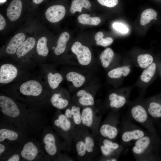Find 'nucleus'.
Returning <instances> with one entry per match:
<instances>
[{
	"label": "nucleus",
	"instance_id": "nucleus-1",
	"mask_svg": "<svg viewBox=\"0 0 161 161\" xmlns=\"http://www.w3.org/2000/svg\"><path fill=\"white\" fill-rule=\"evenodd\" d=\"M160 140L149 133L136 140L131 152L137 161L161 160L160 155Z\"/></svg>",
	"mask_w": 161,
	"mask_h": 161
},
{
	"label": "nucleus",
	"instance_id": "nucleus-2",
	"mask_svg": "<svg viewBox=\"0 0 161 161\" xmlns=\"http://www.w3.org/2000/svg\"><path fill=\"white\" fill-rule=\"evenodd\" d=\"M69 65L62 73L67 82L69 92L74 93L92 78L95 72L85 67Z\"/></svg>",
	"mask_w": 161,
	"mask_h": 161
},
{
	"label": "nucleus",
	"instance_id": "nucleus-3",
	"mask_svg": "<svg viewBox=\"0 0 161 161\" xmlns=\"http://www.w3.org/2000/svg\"><path fill=\"white\" fill-rule=\"evenodd\" d=\"M100 86L97 77L94 75L86 84L74 93L71 102L83 107L95 104V96Z\"/></svg>",
	"mask_w": 161,
	"mask_h": 161
},
{
	"label": "nucleus",
	"instance_id": "nucleus-4",
	"mask_svg": "<svg viewBox=\"0 0 161 161\" xmlns=\"http://www.w3.org/2000/svg\"><path fill=\"white\" fill-rule=\"evenodd\" d=\"M70 49L76 57L75 66L85 67L95 72L97 70V63L93 58L90 49L88 46L77 41L72 44Z\"/></svg>",
	"mask_w": 161,
	"mask_h": 161
},
{
	"label": "nucleus",
	"instance_id": "nucleus-5",
	"mask_svg": "<svg viewBox=\"0 0 161 161\" xmlns=\"http://www.w3.org/2000/svg\"><path fill=\"white\" fill-rule=\"evenodd\" d=\"M120 117L117 112H110L101 124L97 136L114 141L120 130Z\"/></svg>",
	"mask_w": 161,
	"mask_h": 161
},
{
	"label": "nucleus",
	"instance_id": "nucleus-6",
	"mask_svg": "<svg viewBox=\"0 0 161 161\" xmlns=\"http://www.w3.org/2000/svg\"><path fill=\"white\" fill-rule=\"evenodd\" d=\"M101 115L99 109L95 106L84 107L81 109V126L91 131L97 137L101 125Z\"/></svg>",
	"mask_w": 161,
	"mask_h": 161
},
{
	"label": "nucleus",
	"instance_id": "nucleus-7",
	"mask_svg": "<svg viewBox=\"0 0 161 161\" xmlns=\"http://www.w3.org/2000/svg\"><path fill=\"white\" fill-rule=\"evenodd\" d=\"M120 132L122 145L123 146L131 145L149 133L126 119L123 120Z\"/></svg>",
	"mask_w": 161,
	"mask_h": 161
},
{
	"label": "nucleus",
	"instance_id": "nucleus-8",
	"mask_svg": "<svg viewBox=\"0 0 161 161\" xmlns=\"http://www.w3.org/2000/svg\"><path fill=\"white\" fill-rule=\"evenodd\" d=\"M130 115L134 120L147 129L148 132L160 139L150 116L143 106L137 104L133 106L130 110Z\"/></svg>",
	"mask_w": 161,
	"mask_h": 161
},
{
	"label": "nucleus",
	"instance_id": "nucleus-9",
	"mask_svg": "<svg viewBox=\"0 0 161 161\" xmlns=\"http://www.w3.org/2000/svg\"><path fill=\"white\" fill-rule=\"evenodd\" d=\"M97 141L102 157H113L118 158L124 150L122 145L109 139L97 136Z\"/></svg>",
	"mask_w": 161,
	"mask_h": 161
},
{
	"label": "nucleus",
	"instance_id": "nucleus-10",
	"mask_svg": "<svg viewBox=\"0 0 161 161\" xmlns=\"http://www.w3.org/2000/svg\"><path fill=\"white\" fill-rule=\"evenodd\" d=\"M78 129L85 142L88 160H91L96 157L99 150L96 137L83 127L78 128Z\"/></svg>",
	"mask_w": 161,
	"mask_h": 161
},
{
	"label": "nucleus",
	"instance_id": "nucleus-11",
	"mask_svg": "<svg viewBox=\"0 0 161 161\" xmlns=\"http://www.w3.org/2000/svg\"><path fill=\"white\" fill-rule=\"evenodd\" d=\"M53 91V93L50 98L52 105L59 109L67 108L72 100V96L69 91L59 87Z\"/></svg>",
	"mask_w": 161,
	"mask_h": 161
},
{
	"label": "nucleus",
	"instance_id": "nucleus-12",
	"mask_svg": "<svg viewBox=\"0 0 161 161\" xmlns=\"http://www.w3.org/2000/svg\"><path fill=\"white\" fill-rule=\"evenodd\" d=\"M43 87L42 84L38 81L30 80L22 83L19 88V90L23 95L37 96L42 93Z\"/></svg>",
	"mask_w": 161,
	"mask_h": 161
},
{
	"label": "nucleus",
	"instance_id": "nucleus-13",
	"mask_svg": "<svg viewBox=\"0 0 161 161\" xmlns=\"http://www.w3.org/2000/svg\"><path fill=\"white\" fill-rule=\"evenodd\" d=\"M18 70L17 67L10 63H4L0 67V83L6 84L13 81L17 77Z\"/></svg>",
	"mask_w": 161,
	"mask_h": 161
},
{
	"label": "nucleus",
	"instance_id": "nucleus-14",
	"mask_svg": "<svg viewBox=\"0 0 161 161\" xmlns=\"http://www.w3.org/2000/svg\"><path fill=\"white\" fill-rule=\"evenodd\" d=\"M0 107L2 112L10 117H16L20 114V111L16 103L6 96H0Z\"/></svg>",
	"mask_w": 161,
	"mask_h": 161
},
{
	"label": "nucleus",
	"instance_id": "nucleus-15",
	"mask_svg": "<svg viewBox=\"0 0 161 161\" xmlns=\"http://www.w3.org/2000/svg\"><path fill=\"white\" fill-rule=\"evenodd\" d=\"M65 7L61 5H55L49 7L45 12L47 19L51 23H56L62 20L66 14Z\"/></svg>",
	"mask_w": 161,
	"mask_h": 161
},
{
	"label": "nucleus",
	"instance_id": "nucleus-16",
	"mask_svg": "<svg viewBox=\"0 0 161 161\" xmlns=\"http://www.w3.org/2000/svg\"><path fill=\"white\" fill-rule=\"evenodd\" d=\"M54 124L63 131L68 133L73 139L77 128L64 114H59L55 120Z\"/></svg>",
	"mask_w": 161,
	"mask_h": 161
},
{
	"label": "nucleus",
	"instance_id": "nucleus-17",
	"mask_svg": "<svg viewBox=\"0 0 161 161\" xmlns=\"http://www.w3.org/2000/svg\"><path fill=\"white\" fill-rule=\"evenodd\" d=\"M66 109L64 114L71 121L76 127H80L81 126L82 108L71 102Z\"/></svg>",
	"mask_w": 161,
	"mask_h": 161
},
{
	"label": "nucleus",
	"instance_id": "nucleus-18",
	"mask_svg": "<svg viewBox=\"0 0 161 161\" xmlns=\"http://www.w3.org/2000/svg\"><path fill=\"white\" fill-rule=\"evenodd\" d=\"M47 78L49 88L53 91L59 87L60 84L65 78L62 72L51 67L47 73Z\"/></svg>",
	"mask_w": 161,
	"mask_h": 161
},
{
	"label": "nucleus",
	"instance_id": "nucleus-19",
	"mask_svg": "<svg viewBox=\"0 0 161 161\" xmlns=\"http://www.w3.org/2000/svg\"><path fill=\"white\" fill-rule=\"evenodd\" d=\"M126 100V97L123 95L112 92L108 96L107 105L112 111L117 112L125 105Z\"/></svg>",
	"mask_w": 161,
	"mask_h": 161
},
{
	"label": "nucleus",
	"instance_id": "nucleus-20",
	"mask_svg": "<svg viewBox=\"0 0 161 161\" xmlns=\"http://www.w3.org/2000/svg\"><path fill=\"white\" fill-rule=\"evenodd\" d=\"M22 4L21 0H13L6 11L7 16L11 21H16L20 17L22 12Z\"/></svg>",
	"mask_w": 161,
	"mask_h": 161
},
{
	"label": "nucleus",
	"instance_id": "nucleus-21",
	"mask_svg": "<svg viewBox=\"0 0 161 161\" xmlns=\"http://www.w3.org/2000/svg\"><path fill=\"white\" fill-rule=\"evenodd\" d=\"M75 144L76 151L78 157L80 159L88 160L87 154L84 140L77 129L73 140Z\"/></svg>",
	"mask_w": 161,
	"mask_h": 161
},
{
	"label": "nucleus",
	"instance_id": "nucleus-22",
	"mask_svg": "<svg viewBox=\"0 0 161 161\" xmlns=\"http://www.w3.org/2000/svg\"><path fill=\"white\" fill-rule=\"evenodd\" d=\"M25 35L23 32H19L12 38L7 45L6 52L8 55H13L16 54L17 49L25 40Z\"/></svg>",
	"mask_w": 161,
	"mask_h": 161
},
{
	"label": "nucleus",
	"instance_id": "nucleus-23",
	"mask_svg": "<svg viewBox=\"0 0 161 161\" xmlns=\"http://www.w3.org/2000/svg\"><path fill=\"white\" fill-rule=\"evenodd\" d=\"M36 44L35 39L30 37L21 44L17 50L16 55L18 58L23 57L34 48Z\"/></svg>",
	"mask_w": 161,
	"mask_h": 161
},
{
	"label": "nucleus",
	"instance_id": "nucleus-24",
	"mask_svg": "<svg viewBox=\"0 0 161 161\" xmlns=\"http://www.w3.org/2000/svg\"><path fill=\"white\" fill-rule=\"evenodd\" d=\"M69 37V34L67 32H63L60 35L56 46L53 48L54 53L56 56H59L65 52Z\"/></svg>",
	"mask_w": 161,
	"mask_h": 161
},
{
	"label": "nucleus",
	"instance_id": "nucleus-25",
	"mask_svg": "<svg viewBox=\"0 0 161 161\" xmlns=\"http://www.w3.org/2000/svg\"><path fill=\"white\" fill-rule=\"evenodd\" d=\"M149 101L146 109L150 117L157 119L161 117V99H153Z\"/></svg>",
	"mask_w": 161,
	"mask_h": 161
},
{
	"label": "nucleus",
	"instance_id": "nucleus-26",
	"mask_svg": "<svg viewBox=\"0 0 161 161\" xmlns=\"http://www.w3.org/2000/svg\"><path fill=\"white\" fill-rule=\"evenodd\" d=\"M114 56V53L112 49L110 48H107L100 55L98 64L104 68L107 69L111 64Z\"/></svg>",
	"mask_w": 161,
	"mask_h": 161
},
{
	"label": "nucleus",
	"instance_id": "nucleus-27",
	"mask_svg": "<svg viewBox=\"0 0 161 161\" xmlns=\"http://www.w3.org/2000/svg\"><path fill=\"white\" fill-rule=\"evenodd\" d=\"M43 142L45 144V148L47 153L51 156L55 155L57 149L54 135L51 133L47 134L44 138Z\"/></svg>",
	"mask_w": 161,
	"mask_h": 161
},
{
	"label": "nucleus",
	"instance_id": "nucleus-28",
	"mask_svg": "<svg viewBox=\"0 0 161 161\" xmlns=\"http://www.w3.org/2000/svg\"><path fill=\"white\" fill-rule=\"evenodd\" d=\"M38 152L36 147L31 142L26 143L21 152L23 158L28 160L32 161L36 157Z\"/></svg>",
	"mask_w": 161,
	"mask_h": 161
},
{
	"label": "nucleus",
	"instance_id": "nucleus-29",
	"mask_svg": "<svg viewBox=\"0 0 161 161\" xmlns=\"http://www.w3.org/2000/svg\"><path fill=\"white\" fill-rule=\"evenodd\" d=\"M36 51L40 57L44 58L48 55L49 50L47 46V39L46 36H42L38 39L36 44Z\"/></svg>",
	"mask_w": 161,
	"mask_h": 161
},
{
	"label": "nucleus",
	"instance_id": "nucleus-30",
	"mask_svg": "<svg viewBox=\"0 0 161 161\" xmlns=\"http://www.w3.org/2000/svg\"><path fill=\"white\" fill-rule=\"evenodd\" d=\"M130 72V68L127 66L117 67L111 69L107 73V76L111 79L119 78L123 76H127Z\"/></svg>",
	"mask_w": 161,
	"mask_h": 161
},
{
	"label": "nucleus",
	"instance_id": "nucleus-31",
	"mask_svg": "<svg viewBox=\"0 0 161 161\" xmlns=\"http://www.w3.org/2000/svg\"><path fill=\"white\" fill-rule=\"evenodd\" d=\"M91 6V3L88 0H72L70 11L72 13L77 11L81 12L83 7L89 9Z\"/></svg>",
	"mask_w": 161,
	"mask_h": 161
},
{
	"label": "nucleus",
	"instance_id": "nucleus-32",
	"mask_svg": "<svg viewBox=\"0 0 161 161\" xmlns=\"http://www.w3.org/2000/svg\"><path fill=\"white\" fill-rule=\"evenodd\" d=\"M156 68V64L154 63H152L145 68L141 75V80L144 82H148L154 75Z\"/></svg>",
	"mask_w": 161,
	"mask_h": 161
},
{
	"label": "nucleus",
	"instance_id": "nucleus-33",
	"mask_svg": "<svg viewBox=\"0 0 161 161\" xmlns=\"http://www.w3.org/2000/svg\"><path fill=\"white\" fill-rule=\"evenodd\" d=\"M157 16V13L154 10L151 8L146 9L141 14L140 23L142 25H144L154 19Z\"/></svg>",
	"mask_w": 161,
	"mask_h": 161
},
{
	"label": "nucleus",
	"instance_id": "nucleus-34",
	"mask_svg": "<svg viewBox=\"0 0 161 161\" xmlns=\"http://www.w3.org/2000/svg\"><path fill=\"white\" fill-rule=\"evenodd\" d=\"M78 22L82 24L97 25L101 21L99 17H91L89 15L83 14L80 15L78 18Z\"/></svg>",
	"mask_w": 161,
	"mask_h": 161
},
{
	"label": "nucleus",
	"instance_id": "nucleus-35",
	"mask_svg": "<svg viewBox=\"0 0 161 161\" xmlns=\"http://www.w3.org/2000/svg\"><path fill=\"white\" fill-rule=\"evenodd\" d=\"M103 34L102 32H97L95 35V39L96 44L98 46L106 47L110 45L113 42V40L110 37L103 38Z\"/></svg>",
	"mask_w": 161,
	"mask_h": 161
},
{
	"label": "nucleus",
	"instance_id": "nucleus-36",
	"mask_svg": "<svg viewBox=\"0 0 161 161\" xmlns=\"http://www.w3.org/2000/svg\"><path fill=\"white\" fill-rule=\"evenodd\" d=\"M152 57L148 54H141L137 57V61L140 66L142 68L145 69L153 61Z\"/></svg>",
	"mask_w": 161,
	"mask_h": 161
},
{
	"label": "nucleus",
	"instance_id": "nucleus-37",
	"mask_svg": "<svg viewBox=\"0 0 161 161\" xmlns=\"http://www.w3.org/2000/svg\"><path fill=\"white\" fill-rule=\"evenodd\" d=\"M18 134L11 130L3 129L0 130V142L7 139L11 141L16 140L18 137Z\"/></svg>",
	"mask_w": 161,
	"mask_h": 161
},
{
	"label": "nucleus",
	"instance_id": "nucleus-38",
	"mask_svg": "<svg viewBox=\"0 0 161 161\" xmlns=\"http://www.w3.org/2000/svg\"><path fill=\"white\" fill-rule=\"evenodd\" d=\"M112 26L116 31L123 33H126L129 30L128 28L121 23L114 22L112 24Z\"/></svg>",
	"mask_w": 161,
	"mask_h": 161
},
{
	"label": "nucleus",
	"instance_id": "nucleus-39",
	"mask_svg": "<svg viewBox=\"0 0 161 161\" xmlns=\"http://www.w3.org/2000/svg\"><path fill=\"white\" fill-rule=\"evenodd\" d=\"M100 4L109 7L115 6L118 3V0H97Z\"/></svg>",
	"mask_w": 161,
	"mask_h": 161
},
{
	"label": "nucleus",
	"instance_id": "nucleus-40",
	"mask_svg": "<svg viewBox=\"0 0 161 161\" xmlns=\"http://www.w3.org/2000/svg\"><path fill=\"white\" fill-rule=\"evenodd\" d=\"M6 25V21L1 14H0V30H2L5 27Z\"/></svg>",
	"mask_w": 161,
	"mask_h": 161
},
{
	"label": "nucleus",
	"instance_id": "nucleus-41",
	"mask_svg": "<svg viewBox=\"0 0 161 161\" xmlns=\"http://www.w3.org/2000/svg\"><path fill=\"white\" fill-rule=\"evenodd\" d=\"M118 158L113 157H100V160L101 161H116L118 160Z\"/></svg>",
	"mask_w": 161,
	"mask_h": 161
},
{
	"label": "nucleus",
	"instance_id": "nucleus-42",
	"mask_svg": "<svg viewBox=\"0 0 161 161\" xmlns=\"http://www.w3.org/2000/svg\"><path fill=\"white\" fill-rule=\"evenodd\" d=\"M19 160V157L18 155L15 154L11 156L7 160L8 161H18Z\"/></svg>",
	"mask_w": 161,
	"mask_h": 161
},
{
	"label": "nucleus",
	"instance_id": "nucleus-43",
	"mask_svg": "<svg viewBox=\"0 0 161 161\" xmlns=\"http://www.w3.org/2000/svg\"><path fill=\"white\" fill-rule=\"evenodd\" d=\"M5 149V146L3 144H0V154L1 155L4 151Z\"/></svg>",
	"mask_w": 161,
	"mask_h": 161
},
{
	"label": "nucleus",
	"instance_id": "nucleus-44",
	"mask_svg": "<svg viewBox=\"0 0 161 161\" xmlns=\"http://www.w3.org/2000/svg\"><path fill=\"white\" fill-rule=\"evenodd\" d=\"M44 0H32L33 3L36 4H38L41 3Z\"/></svg>",
	"mask_w": 161,
	"mask_h": 161
},
{
	"label": "nucleus",
	"instance_id": "nucleus-45",
	"mask_svg": "<svg viewBox=\"0 0 161 161\" xmlns=\"http://www.w3.org/2000/svg\"><path fill=\"white\" fill-rule=\"evenodd\" d=\"M6 0H0V2H3L5 1Z\"/></svg>",
	"mask_w": 161,
	"mask_h": 161
},
{
	"label": "nucleus",
	"instance_id": "nucleus-46",
	"mask_svg": "<svg viewBox=\"0 0 161 161\" xmlns=\"http://www.w3.org/2000/svg\"><path fill=\"white\" fill-rule=\"evenodd\" d=\"M155 19H157V18L156 17L155 18H154Z\"/></svg>",
	"mask_w": 161,
	"mask_h": 161
}]
</instances>
